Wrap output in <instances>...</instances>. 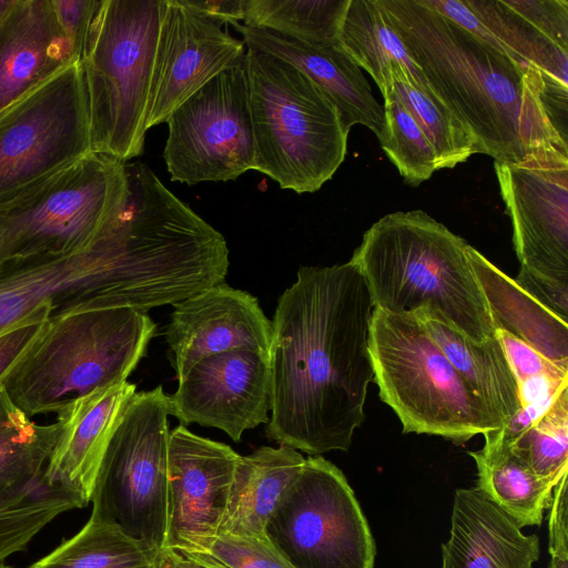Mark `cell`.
Listing matches in <instances>:
<instances>
[{
    "label": "cell",
    "instance_id": "6da1fadb",
    "mask_svg": "<svg viewBox=\"0 0 568 568\" xmlns=\"http://www.w3.org/2000/svg\"><path fill=\"white\" fill-rule=\"evenodd\" d=\"M373 311L351 260L298 268L272 321L270 439L314 456L349 449L374 382Z\"/></svg>",
    "mask_w": 568,
    "mask_h": 568
},
{
    "label": "cell",
    "instance_id": "7a4b0ae2",
    "mask_svg": "<svg viewBox=\"0 0 568 568\" xmlns=\"http://www.w3.org/2000/svg\"><path fill=\"white\" fill-rule=\"evenodd\" d=\"M430 91L476 139L478 153L517 162L568 151V87L467 32L420 0H376Z\"/></svg>",
    "mask_w": 568,
    "mask_h": 568
},
{
    "label": "cell",
    "instance_id": "3957f363",
    "mask_svg": "<svg viewBox=\"0 0 568 568\" xmlns=\"http://www.w3.org/2000/svg\"><path fill=\"white\" fill-rule=\"evenodd\" d=\"M467 245L426 212L398 211L364 233L351 261L367 283L374 308L394 315L435 313L466 338L483 343L496 329Z\"/></svg>",
    "mask_w": 568,
    "mask_h": 568
},
{
    "label": "cell",
    "instance_id": "277c9868",
    "mask_svg": "<svg viewBox=\"0 0 568 568\" xmlns=\"http://www.w3.org/2000/svg\"><path fill=\"white\" fill-rule=\"evenodd\" d=\"M156 331L146 312L93 308L49 320L1 382L30 418L126 381Z\"/></svg>",
    "mask_w": 568,
    "mask_h": 568
},
{
    "label": "cell",
    "instance_id": "5b68a950",
    "mask_svg": "<svg viewBox=\"0 0 568 568\" xmlns=\"http://www.w3.org/2000/svg\"><path fill=\"white\" fill-rule=\"evenodd\" d=\"M254 169L283 190L314 193L347 153L346 128L333 100L286 61L247 49Z\"/></svg>",
    "mask_w": 568,
    "mask_h": 568
},
{
    "label": "cell",
    "instance_id": "8992f818",
    "mask_svg": "<svg viewBox=\"0 0 568 568\" xmlns=\"http://www.w3.org/2000/svg\"><path fill=\"white\" fill-rule=\"evenodd\" d=\"M165 0H101L81 61L92 151L143 154L145 115Z\"/></svg>",
    "mask_w": 568,
    "mask_h": 568
},
{
    "label": "cell",
    "instance_id": "52a82bcc",
    "mask_svg": "<svg viewBox=\"0 0 568 568\" xmlns=\"http://www.w3.org/2000/svg\"><path fill=\"white\" fill-rule=\"evenodd\" d=\"M369 354L379 397L397 415L403 433L463 444L496 430L483 403L416 316L374 308Z\"/></svg>",
    "mask_w": 568,
    "mask_h": 568
},
{
    "label": "cell",
    "instance_id": "ba28073f",
    "mask_svg": "<svg viewBox=\"0 0 568 568\" xmlns=\"http://www.w3.org/2000/svg\"><path fill=\"white\" fill-rule=\"evenodd\" d=\"M169 396L135 393L104 452L90 503L91 519L163 549L168 521Z\"/></svg>",
    "mask_w": 568,
    "mask_h": 568
},
{
    "label": "cell",
    "instance_id": "9c48e42d",
    "mask_svg": "<svg viewBox=\"0 0 568 568\" xmlns=\"http://www.w3.org/2000/svg\"><path fill=\"white\" fill-rule=\"evenodd\" d=\"M126 162L91 152L0 206L13 256L67 254L90 245L122 212Z\"/></svg>",
    "mask_w": 568,
    "mask_h": 568
},
{
    "label": "cell",
    "instance_id": "30bf717a",
    "mask_svg": "<svg viewBox=\"0 0 568 568\" xmlns=\"http://www.w3.org/2000/svg\"><path fill=\"white\" fill-rule=\"evenodd\" d=\"M264 535L292 568H374L375 541L355 494L320 455L305 459Z\"/></svg>",
    "mask_w": 568,
    "mask_h": 568
},
{
    "label": "cell",
    "instance_id": "8fae6325",
    "mask_svg": "<svg viewBox=\"0 0 568 568\" xmlns=\"http://www.w3.org/2000/svg\"><path fill=\"white\" fill-rule=\"evenodd\" d=\"M91 152L85 83L74 62L0 111V206Z\"/></svg>",
    "mask_w": 568,
    "mask_h": 568
},
{
    "label": "cell",
    "instance_id": "7c38bea8",
    "mask_svg": "<svg viewBox=\"0 0 568 568\" xmlns=\"http://www.w3.org/2000/svg\"><path fill=\"white\" fill-rule=\"evenodd\" d=\"M165 123L163 158L172 181H230L253 170L245 55L186 99Z\"/></svg>",
    "mask_w": 568,
    "mask_h": 568
},
{
    "label": "cell",
    "instance_id": "4fadbf2b",
    "mask_svg": "<svg viewBox=\"0 0 568 568\" xmlns=\"http://www.w3.org/2000/svg\"><path fill=\"white\" fill-rule=\"evenodd\" d=\"M520 268L568 284V151L494 162Z\"/></svg>",
    "mask_w": 568,
    "mask_h": 568
},
{
    "label": "cell",
    "instance_id": "5bb4252c",
    "mask_svg": "<svg viewBox=\"0 0 568 568\" xmlns=\"http://www.w3.org/2000/svg\"><path fill=\"white\" fill-rule=\"evenodd\" d=\"M104 231L75 252L12 256L0 263V335L44 307L52 311L50 320L116 307Z\"/></svg>",
    "mask_w": 568,
    "mask_h": 568
},
{
    "label": "cell",
    "instance_id": "9a60e30c",
    "mask_svg": "<svg viewBox=\"0 0 568 568\" xmlns=\"http://www.w3.org/2000/svg\"><path fill=\"white\" fill-rule=\"evenodd\" d=\"M240 455L184 425L169 434L168 521L163 548L207 554L219 536Z\"/></svg>",
    "mask_w": 568,
    "mask_h": 568
},
{
    "label": "cell",
    "instance_id": "2e32d148",
    "mask_svg": "<svg viewBox=\"0 0 568 568\" xmlns=\"http://www.w3.org/2000/svg\"><path fill=\"white\" fill-rule=\"evenodd\" d=\"M268 357L246 349L206 356L179 378L169 414L182 425L214 427L240 442L243 433L268 422Z\"/></svg>",
    "mask_w": 568,
    "mask_h": 568
},
{
    "label": "cell",
    "instance_id": "e0dca14e",
    "mask_svg": "<svg viewBox=\"0 0 568 568\" xmlns=\"http://www.w3.org/2000/svg\"><path fill=\"white\" fill-rule=\"evenodd\" d=\"M244 47L222 24L183 0H165L145 130L166 122L186 99L240 61Z\"/></svg>",
    "mask_w": 568,
    "mask_h": 568
},
{
    "label": "cell",
    "instance_id": "ac0fdd59",
    "mask_svg": "<svg viewBox=\"0 0 568 568\" xmlns=\"http://www.w3.org/2000/svg\"><path fill=\"white\" fill-rule=\"evenodd\" d=\"M173 306L165 338L178 379L202 358L227 351H253L270 359L272 321L250 293L222 283Z\"/></svg>",
    "mask_w": 568,
    "mask_h": 568
},
{
    "label": "cell",
    "instance_id": "d6986e66",
    "mask_svg": "<svg viewBox=\"0 0 568 568\" xmlns=\"http://www.w3.org/2000/svg\"><path fill=\"white\" fill-rule=\"evenodd\" d=\"M136 386L128 381L77 398L57 412L58 439L44 469L49 487L74 495L85 507L110 438Z\"/></svg>",
    "mask_w": 568,
    "mask_h": 568
},
{
    "label": "cell",
    "instance_id": "ffe728a7",
    "mask_svg": "<svg viewBox=\"0 0 568 568\" xmlns=\"http://www.w3.org/2000/svg\"><path fill=\"white\" fill-rule=\"evenodd\" d=\"M247 49L282 59L317 84L336 104L348 130L355 124L369 129L381 145L386 140L383 106L374 98L362 70L336 44H316L268 30L232 24Z\"/></svg>",
    "mask_w": 568,
    "mask_h": 568
},
{
    "label": "cell",
    "instance_id": "44dd1931",
    "mask_svg": "<svg viewBox=\"0 0 568 568\" xmlns=\"http://www.w3.org/2000/svg\"><path fill=\"white\" fill-rule=\"evenodd\" d=\"M71 63L52 0H14L0 22V111Z\"/></svg>",
    "mask_w": 568,
    "mask_h": 568
},
{
    "label": "cell",
    "instance_id": "7402d4cb",
    "mask_svg": "<svg viewBox=\"0 0 568 568\" xmlns=\"http://www.w3.org/2000/svg\"><path fill=\"white\" fill-rule=\"evenodd\" d=\"M539 555L538 537L525 535L477 487L455 491L440 568H532Z\"/></svg>",
    "mask_w": 568,
    "mask_h": 568
},
{
    "label": "cell",
    "instance_id": "603a6c76",
    "mask_svg": "<svg viewBox=\"0 0 568 568\" xmlns=\"http://www.w3.org/2000/svg\"><path fill=\"white\" fill-rule=\"evenodd\" d=\"M466 253L495 329L513 335L549 361L568 366L567 322L531 297L475 247L468 244Z\"/></svg>",
    "mask_w": 568,
    "mask_h": 568
},
{
    "label": "cell",
    "instance_id": "cb8c5ba5",
    "mask_svg": "<svg viewBox=\"0 0 568 568\" xmlns=\"http://www.w3.org/2000/svg\"><path fill=\"white\" fill-rule=\"evenodd\" d=\"M305 459L285 445L262 446L250 455H240L219 535L265 536L267 519Z\"/></svg>",
    "mask_w": 568,
    "mask_h": 568
},
{
    "label": "cell",
    "instance_id": "d4e9b609",
    "mask_svg": "<svg viewBox=\"0 0 568 568\" xmlns=\"http://www.w3.org/2000/svg\"><path fill=\"white\" fill-rule=\"evenodd\" d=\"M443 349L473 393L501 429L520 408L517 382L495 334L475 343L448 325L444 317L419 311L414 314Z\"/></svg>",
    "mask_w": 568,
    "mask_h": 568
},
{
    "label": "cell",
    "instance_id": "484cf974",
    "mask_svg": "<svg viewBox=\"0 0 568 568\" xmlns=\"http://www.w3.org/2000/svg\"><path fill=\"white\" fill-rule=\"evenodd\" d=\"M337 43L359 69L372 77L383 97L390 92L393 77L398 70H405L415 87L433 93L376 0H349Z\"/></svg>",
    "mask_w": 568,
    "mask_h": 568
},
{
    "label": "cell",
    "instance_id": "4316f807",
    "mask_svg": "<svg viewBox=\"0 0 568 568\" xmlns=\"http://www.w3.org/2000/svg\"><path fill=\"white\" fill-rule=\"evenodd\" d=\"M477 468V488L521 528L539 526L554 486L540 479L510 448L468 452Z\"/></svg>",
    "mask_w": 568,
    "mask_h": 568
},
{
    "label": "cell",
    "instance_id": "83f0119b",
    "mask_svg": "<svg viewBox=\"0 0 568 568\" xmlns=\"http://www.w3.org/2000/svg\"><path fill=\"white\" fill-rule=\"evenodd\" d=\"M59 433L58 423L32 422L0 385V499L21 494L43 479Z\"/></svg>",
    "mask_w": 568,
    "mask_h": 568
},
{
    "label": "cell",
    "instance_id": "f1b7e54d",
    "mask_svg": "<svg viewBox=\"0 0 568 568\" xmlns=\"http://www.w3.org/2000/svg\"><path fill=\"white\" fill-rule=\"evenodd\" d=\"M156 552L119 527L90 518L29 568H153Z\"/></svg>",
    "mask_w": 568,
    "mask_h": 568
},
{
    "label": "cell",
    "instance_id": "f546056e",
    "mask_svg": "<svg viewBox=\"0 0 568 568\" xmlns=\"http://www.w3.org/2000/svg\"><path fill=\"white\" fill-rule=\"evenodd\" d=\"M349 0H246L243 24L316 44H336Z\"/></svg>",
    "mask_w": 568,
    "mask_h": 568
},
{
    "label": "cell",
    "instance_id": "4dcf8cb0",
    "mask_svg": "<svg viewBox=\"0 0 568 568\" xmlns=\"http://www.w3.org/2000/svg\"><path fill=\"white\" fill-rule=\"evenodd\" d=\"M466 2L516 62L568 87V51L539 32L504 0Z\"/></svg>",
    "mask_w": 568,
    "mask_h": 568
},
{
    "label": "cell",
    "instance_id": "1f68e13d",
    "mask_svg": "<svg viewBox=\"0 0 568 568\" xmlns=\"http://www.w3.org/2000/svg\"><path fill=\"white\" fill-rule=\"evenodd\" d=\"M412 114L432 144L437 170L453 169L478 153V145L469 130L434 94L414 85L405 70L393 77L392 90Z\"/></svg>",
    "mask_w": 568,
    "mask_h": 568
},
{
    "label": "cell",
    "instance_id": "d6a6232c",
    "mask_svg": "<svg viewBox=\"0 0 568 568\" xmlns=\"http://www.w3.org/2000/svg\"><path fill=\"white\" fill-rule=\"evenodd\" d=\"M78 497L49 487L43 479L30 489L0 499V567L21 551L52 519L68 510L82 508Z\"/></svg>",
    "mask_w": 568,
    "mask_h": 568
},
{
    "label": "cell",
    "instance_id": "836d02e7",
    "mask_svg": "<svg viewBox=\"0 0 568 568\" xmlns=\"http://www.w3.org/2000/svg\"><path fill=\"white\" fill-rule=\"evenodd\" d=\"M508 448L554 487L568 474V387Z\"/></svg>",
    "mask_w": 568,
    "mask_h": 568
},
{
    "label": "cell",
    "instance_id": "e575fe53",
    "mask_svg": "<svg viewBox=\"0 0 568 568\" xmlns=\"http://www.w3.org/2000/svg\"><path fill=\"white\" fill-rule=\"evenodd\" d=\"M384 98L386 140L382 148L406 184L418 186L437 171L435 151L412 114L390 91Z\"/></svg>",
    "mask_w": 568,
    "mask_h": 568
},
{
    "label": "cell",
    "instance_id": "d590c367",
    "mask_svg": "<svg viewBox=\"0 0 568 568\" xmlns=\"http://www.w3.org/2000/svg\"><path fill=\"white\" fill-rule=\"evenodd\" d=\"M207 554L229 568H292L265 536L219 535Z\"/></svg>",
    "mask_w": 568,
    "mask_h": 568
},
{
    "label": "cell",
    "instance_id": "8d00e7d4",
    "mask_svg": "<svg viewBox=\"0 0 568 568\" xmlns=\"http://www.w3.org/2000/svg\"><path fill=\"white\" fill-rule=\"evenodd\" d=\"M70 57L81 63L101 0H52Z\"/></svg>",
    "mask_w": 568,
    "mask_h": 568
},
{
    "label": "cell",
    "instance_id": "74e56055",
    "mask_svg": "<svg viewBox=\"0 0 568 568\" xmlns=\"http://www.w3.org/2000/svg\"><path fill=\"white\" fill-rule=\"evenodd\" d=\"M504 2L539 32L568 51L567 0H506Z\"/></svg>",
    "mask_w": 568,
    "mask_h": 568
},
{
    "label": "cell",
    "instance_id": "f35d334b",
    "mask_svg": "<svg viewBox=\"0 0 568 568\" xmlns=\"http://www.w3.org/2000/svg\"><path fill=\"white\" fill-rule=\"evenodd\" d=\"M508 364L518 384L537 376L568 377V366L549 361L513 335L496 329Z\"/></svg>",
    "mask_w": 568,
    "mask_h": 568
},
{
    "label": "cell",
    "instance_id": "ab89813d",
    "mask_svg": "<svg viewBox=\"0 0 568 568\" xmlns=\"http://www.w3.org/2000/svg\"><path fill=\"white\" fill-rule=\"evenodd\" d=\"M51 315V308L44 307L0 335V385L11 367L44 331Z\"/></svg>",
    "mask_w": 568,
    "mask_h": 568
},
{
    "label": "cell",
    "instance_id": "60d3db41",
    "mask_svg": "<svg viewBox=\"0 0 568 568\" xmlns=\"http://www.w3.org/2000/svg\"><path fill=\"white\" fill-rule=\"evenodd\" d=\"M568 474L554 487L548 514V568H568Z\"/></svg>",
    "mask_w": 568,
    "mask_h": 568
},
{
    "label": "cell",
    "instance_id": "b9f144b4",
    "mask_svg": "<svg viewBox=\"0 0 568 568\" xmlns=\"http://www.w3.org/2000/svg\"><path fill=\"white\" fill-rule=\"evenodd\" d=\"M515 282L547 310L567 322L568 284L520 268Z\"/></svg>",
    "mask_w": 568,
    "mask_h": 568
},
{
    "label": "cell",
    "instance_id": "7bdbcfd3",
    "mask_svg": "<svg viewBox=\"0 0 568 568\" xmlns=\"http://www.w3.org/2000/svg\"><path fill=\"white\" fill-rule=\"evenodd\" d=\"M422 4L445 16L450 21L490 43L491 45L508 53L487 26L469 8L464 0H420Z\"/></svg>",
    "mask_w": 568,
    "mask_h": 568
},
{
    "label": "cell",
    "instance_id": "ee69618b",
    "mask_svg": "<svg viewBox=\"0 0 568 568\" xmlns=\"http://www.w3.org/2000/svg\"><path fill=\"white\" fill-rule=\"evenodd\" d=\"M183 2L222 26H232L244 20L246 0H183Z\"/></svg>",
    "mask_w": 568,
    "mask_h": 568
},
{
    "label": "cell",
    "instance_id": "f6af8a7d",
    "mask_svg": "<svg viewBox=\"0 0 568 568\" xmlns=\"http://www.w3.org/2000/svg\"><path fill=\"white\" fill-rule=\"evenodd\" d=\"M153 568H229L210 554L181 552L163 548L156 552Z\"/></svg>",
    "mask_w": 568,
    "mask_h": 568
},
{
    "label": "cell",
    "instance_id": "bcb514c9",
    "mask_svg": "<svg viewBox=\"0 0 568 568\" xmlns=\"http://www.w3.org/2000/svg\"><path fill=\"white\" fill-rule=\"evenodd\" d=\"M13 256V237L11 230L0 214V263Z\"/></svg>",
    "mask_w": 568,
    "mask_h": 568
},
{
    "label": "cell",
    "instance_id": "7dc6e473",
    "mask_svg": "<svg viewBox=\"0 0 568 568\" xmlns=\"http://www.w3.org/2000/svg\"><path fill=\"white\" fill-rule=\"evenodd\" d=\"M14 0H0V22L10 7L13 4Z\"/></svg>",
    "mask_w": 568,
    "mask_h": 568
},
{
    "label": "cell",
    "instance_id": "c3c4849f",
    "mask_svg": "<svg viewBox=\"0 0 568 568\" xmlns=\"http://www.w3.org/2000/svg\"><path fill=\"white\" fill-rule=\"evenodd\" d=\"M0 568H13V567H9V566H6V565H2Z\"/></svg>",
    "mask_w": 568,
    "mask_h": 568
}]
</instances>
